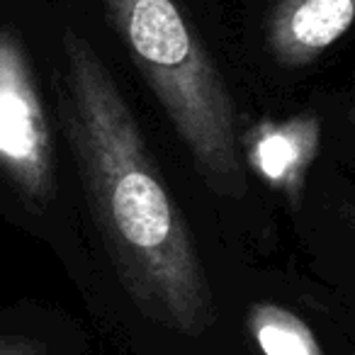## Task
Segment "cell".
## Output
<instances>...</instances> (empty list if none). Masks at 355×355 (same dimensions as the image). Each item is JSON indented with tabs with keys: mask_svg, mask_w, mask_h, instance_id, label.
<instances>
[{
	"mask_svg": "<svg viewBox=\"0 0 355 355\" xmlns=\"http://www.w3.org/2000/svg\"><path fill=\"white\" fill-rule=\"evenodd\" d=\"M0 355H49L46 343L30 336H0Z\"/></svg>",
	"mask_w": 355,
	"mask_h": 355,
	"instance_id": "7",
	"label": "cell"
},
{
	"mask_svg": "<svg viewBox=\"0 0 355 355\" xmlns=\"http://www.w3.org/2000/svg\"><path fill=\"white\" fill-rule=\"evenodd\" d=\"M64 54L61 112L124 287L148 316L188 336L205 334L214 324L205 268L137 119L83 37L64 32Z\"/></svg>",
	"mask_w": 355,
	"mask_h": 355,
	"instance_id": "1",
	"label": "cell"
},
{
	"mask_svg": "<svg viewBox=\"0 0 355 355\" xmlns=\"http://www.w3.org/2000/svg\"><path fill=\"white\" fill-rule=\"evenodd\" d=\"M355 0H280L268 25V44L280 64L316 61L348 32Z\"/></svg>",
	"mask_w": 355,
	"mask_h": 355,
	"instance_id": "4",
	"label": "cell"
},
{
	"mask_svg": "<svg viewBox=\"0 0 355 355\" xmlns=\"http://www.w3.org/2000/svg\"><path fill=\"white\" fill-rule=\"evenodd\" d=\"M134 64L161 100L195 166L219 195L246 193L236 112L178 0H105Z\"/></svg>",
	"mask_w": 355,
	"mask_h": 355,
	"instance_id": "2",
	"label": "cell"
},
{
	"mask_svg": "<svg viewBox=\"0 0 355 355\" xmlns=\"http://www.w3.org/2000/svg\"><path fill=\"white\" fill-rule=\"evenodd\" d=\"M319 141L321 119L314 114H300L287 122H263L248 132L246 158L266 183L300 200Z\"/></svg>",
	"mask_w": 355,
	"mask_h": 355,
	"instance_id": "5",
	"label": "cell"
},
{
	"mask_svg": "<svg viewBox=\"0 0 355 355\" xmlns=\"http://www.w3.org/2000/svg\"><path fill=\"white\" fill-rule=\"evenodd\" d=\"M0 168L32 200L54 190V153L27 54L15 32L0 27Z\"/></svg>",
	"mask_w": 355,
	"mask_h": 355,
	"instance_id": "3",
	"label": "cell"
},
{
	"mask_svg": "<svg viewBox=\"0 0 355 355\" xmlns=\"http://www.w3.org/2000/svg\"><path fill=\"white\" fill-rule=\"evenodd\" d=\"M248 329L263 355H324L314 331L297 314L277 304H253Z\"/></svg>",
	"mask_w": 355,
	"mask_h": 355,
	"instance_id": "6",
	"label": "cell"
}]
</instances>
